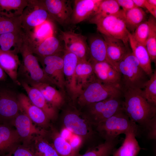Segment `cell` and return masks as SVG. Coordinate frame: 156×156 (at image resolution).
<instances>
[{
	"mask_svg": "<svg viewBox=\"0 0 156 156\" xmlns=\"http://www.w3.org/2000/svg\"><path fill=\"white\" fill-rule=\"evenodd\" d=\"M123 92V111L131 121L146 131L149 138L155 139L156 105L147 101L141 89H124Z\"/></svg>",
	"mask_w": 156,
	"mask_h": 156,
	"instance_id": "cell-1",
	"label": "cell"
},
{
	"mask_svg": "<svg viewBox=\"0 0 156 156\" xmlns=\"http://www.w3.org/2000/svg\"><path fill=\"white\" fill-rule=\"evenodd\" d=\"M19 52L22 62L18 71V78L30 86L40 83L49 84L56 87L46 76L39 63V61L29 47L27 36L26 35Z\"/></svg>",
	"mask_w": 156,
	"mask_h": 156,
	"instance_id": "cell-2",
	"label": "cell"
},
{
	"mask_svg": "<svg viewBox=\"0 0 156 156\" xmlns=\"http://www.w3.org/2000/svg\"><path fill=\"white\" fill-rule=\"evenodd\" d=\"M120 84L103 83L95 75L83 88L75 100L81 107L111 98H119L122 92Z\"/></svg>",
	"mask_w": 156,
	"mask_h": 156,
	"instance_id": "cell-3",
	"label": "cell"
},
{
	"mask_svg": "<svg viewBox=\"0 0 156 156\" xmlns=\"http://www.w3.org/2000/svg\"><path fill=\"white\" fill-rule=\"evenodd\" d=\"M116 64L122 77L124 90L144 88L148 80V75L140 66L131 51L129 50Z\"/></svg>",
	"mask_w": 156,
	"mask_h": 156,
	"instance_id": "cell-4",
	"label": "cell"
},
{
	"mask_svg": "<svg viewBox=\"0 0 156 156\" xmlns=\"http://www.w3.org/2000/svg\"><path fill=\"white\" fill-rule=\"evenodd\" d=\"M94 126L105 141L115 140L120 134L130 130L138 133L140 129L138 125L130 120L123 109Z\"/></svg>",
	"mask_w": 156,
	"mask_h": 156,
	"instance_id": "cell-5",
	"label": "cell"
},
{
	"mask_svg": "<svg viewBox=\"0 0 156 156\" xmlns=\"http://www.w3.org/2000/svg\"><path fill=\"white\" fill-rule=\"evenodd\" d=\"M89 23L96 25L97 30L102 35L120 40L128 47L130 32L126 27L125 11L123 10Z\"/></svg>",
	"mask_w": 156,
	"mask_h": 156,
	"instance_id": "cell-6",
	"label": "cell"
},
{
	"mask_svg": "<svg viewBox=\"0 0 156 156\" xmlns=\"http://www.w3.org/2000/svg\"><path fill=\"white\" fill-rule=\"evenodd\" d=\"M84 107L86 110V116L94 125L123 109V101L119 98H111Z\"/></svg>",
	"mask_w": 156,
	"mask_h": 156,
	"instance_id": "cell-7",
	"label": "cell"
},
{
	"mask_svg": "<svg viewBox=\"0 0 156 156\" xmlns=\"http://www.w3.org/2000/svg\"><path fill=\"white\" fill-rule=\"evenodd\" d=\"M28 5L21 16V27L27 34L31 35V30L47 21H51L49 13L42 0H28Z\"/></svg>",
	"mask_w": 156,
	"mask_h": 156,
	"instance_id": "cell-8",
	"label": "cell"
},
{
	"mask_svg": "<svg viewBox=\"0 0 156 156\" xmlns=\"http://www.w3.org/2000/svg\"><path fill=\"white\" fill-rule=\"evenodd\" d=\"M46 76L58 89L66 93V83L63 71V61L61 54L37 57Z\"/></svg>",
	"mask_w": 156,
	"mask_h": 156,
	"instance_id": "cell-9",
	"label": "cell"
},
{
	"mask_svg": "<svg viewBox=\"0 0 156 156\" xmlns=\"http://www.w3.org/2000/svg\"><path fill=\"white\" fill-rule=\"evenodd\" d=\"M18 94L8 87L0 88V122L9 125L21 112Z\"/></svg>",
	"mask_w": 156,
	"mask_h": 156,
	"instance_id": "cell-10",
	"label": "cell"
},
{
	"mask_svg": "<svg viewBox=\"0 0 156 156\" xmlns=\"http://www.w3.org/2000/svg\"><path fill=\"white\" fill-rule=\"evenodd\" d=\"M63 122L67 129L80 138H88L93 134L92 125L89 119L87 117L85 119L76 111H67Z\"/></svg>",
	"mask_w": 156,
	"mask_h": 156,
	"instance_id": "cell-11",
	"label": "cell"
},
{
	"mask_svg": "<svg viewBox=\"0 0 156 156\" xmlns=\"http://www.w3.org/2000/svg\"><path fill=\"white\" fill-rule=\"evenodd\" d=\"M60 37L65 49L75 54L79 60H87L89 50L86 36L72 31H61Z\"/></svg>",
	"mask_w": 156,
	"mask_h": 156,
	"instance_id": "cell-12",
	"label": "cell"
},
{
	"mask_svg": "<svg viewBox=\"0 0 156 156\" xmlns=\"http://www.w3.org/2000/svg\"><path fill=\"white\" fill-rule=\"evenodd\" d=\"M52 20L61 25L71 23L73 8L71 1L66 0H42Z\"/></svg>",
	"mask_w": 156,
	"mask_h": 156,
	"instance_id": "cell-13",
	"label": "cell"
},
{
	"mask_svg": "<svg viewBox=\"0 0 156 156\" xmlns=\"http://www.w3.org/2000/svg\"><path fill=\"white\" fill-rule=\"evenodd\" d=\"M20 112L14 119L12 124L15 127L21 141L23 143V145L28 146L32 141L34 135H43L46 133L44 131L36 128L26 114L21 112Z\"/></svg>",
	"mask_w": 156,
	"mask_h": 156,
	"instance_id": "cell-14",
	"label": "cell"
},
{
	"mask_svg": "<svg viewBox=\"0 0 156 156\" xmlns=\"http://www.w3.org/2000/svg\"><path fill=\"white\" fill-rule=\"evenodd\" d=\"M63 54V71L66 90L74 100L78 94L75 81V70L79 59L75 54L65 49Z\"/></svg>",
	"mask_w": 156,
	"mask_h": 156,
	"instance_id": "cell-15",
	"label": "cell"
},
{
	"mask_svg": "<svg viewBox=\"0 0 156 156\" xmlns=\"http://www.w3.org/2000/svg\"><path fill=\"white\" fill-rule=\"evenodd\" d=\"M28 43L31 51L37 57L60 54L64 50L59 39L53 35L37 42L30 38L28 39Z\"/></svg>",
	"mask_w": 156,
	"mask_h": 156,
	"instance_id": "cell-16",
	"label": "cell"
},
{
	"mask_svg": "<svg viewBox=\"0 0 156 156\" xmlns=\"http://www.w3.org/2000/svg\"><path fill=\"white\" fill-rule=\"evenodd\" d=\"M102 0H74L71 23L77 24L89 20L96 13Z\"/></svg>",
	"mask_w": 156,
	"mask_h": 156,
	"instance_id": "cell-17",
	"label": "cell"
},
{
	"mask_svg": "<svg viewBox=\"0 0 156 156\" xmlns=\"http://www.w3.org/2000/svg\"><path fill=\"white\" fill-rule=\"evenodd\" d=\"M20 82L32 103L41 109L49 120L55 119L57 115V110L47 103L40 91L24 81Z\"/></svg>",
	"mask_w": 156,
	"mask_h": 156,
	"instance_id": "cell-18",
	"label": "cell"
},
{
	"mask_svg": "<svg viewBox=\"0 0 156 156\" xmlns=\"http://www.w3.org/2000/svg\"><path fill=\"white\" fill-rule=\"evenodd\" d=\"M21 111L26 114L31 121L42 127H46L49 120L44 113L34 105L27 96L23 93L18 94Z\"/></svg>",
	"mask_w": 156,
	"mask_h": 156,
	"instance_id": "cell-19",
	"label": "cell"
},
{
	"mask_svg": "<svg viewBox=\"0 0 156 156\" xmlns=\"http://www.w3.org/2000/svg\"><path fill=\"white\" fill-rule=\"evenodd\" d=\"M94 74L101 82L109 84H121V76L119 72L105 62H92Z\"/></svg>",
	"mask_w": 156,
	"mask_h": 156,
	"instance_id": "cell-20",
	"label": "cell"
},
{
	"mask_svg": "<svg viewBox=\"0 0 156 156\" xmlns=\"http://www.w3.org/2000/svg\"><path fill=\"white\" fill-rule=\"evenodd\" d=\"M21 62L17 54L0 49V66L15 83L21 85L18 79V71Z\"/></svg>",
	"mask_w": 156,
	"mask_h": 156,
	"instance_id": "cell-21",
	"label": "cell"
},
{
	"mask_svg": "<svg viewBox=\"0 0 156 156\" xmlns=\"http://www.w3.org/2000/svg\"><path fill=\"white\" fill-rule=\"evenodd\" d=\"M38 89L47 103L57 110L64 104L65 93L49 84L40 83L31 86Z\"/></svg>",
	"mask_w": 156,
	"mask_h": 156,
	"instance_id": "cell-22",
	"label": "cell"
},
{
	"mask_svg": "<svg viewBox=\"0 0 156 156\" xmlns=\"http://www.w3.org/2000/svg\"><path fill=\"white\" fill-rule=\"evenodd\" d=\"M102 35L105 42L108 57L118 70L116 63L121 60L130 50L121 40Z\"/></svg>",
	"mask_w": 156,
	"mask_h": 156,
	"instance_id": "cell-23",
	"label": "cell"
},
{
	"mask_svg": "<svg viewBox=\"0 0 156 156\" xmlns=\"http://www.w3.org/2000/svg\"><path fill=\"white\" fill-rule=\"evenodd\" d=\"M20 138L16 130L9 125H0V155H3L19 144Z\"/></svg>",
	"mask_w": 156,
	"mask_h": 156,
	"instance_id": "cell-24",
	"label": "cell"
},
{
	"mask_svg": "<svg viewBox=\"0 0 156 156\" xmlns=\"http://www.w3.org/2000/svg\"><path fill=\"white\" fill-rule=\"evenodd\" d=\"M88 47L92 62H106L118 71L114 65L108 57L106 46L103 38L98 36L91 37L89 40Z\"/></svg>",
	"mask_w": 156,
	"mask_h": 156,
	"instance_id": "cell-25",
	"label": "cell"
},
{
	"mask_svg": "<svg viewBox=\"0 0 156 156\" xmlns=\"http://www.w3.org/2000/svg\"><path fill=\"white\" fill-rule=\"evenodd\" d=\"M129 42L131 51L138 60L140 66L147 75L150 77L153 73L151 62L145 46L136 41L130 33Z\"/></svg>",
	"mask_w": 156,
	"mask_h": 156,
	"instance_id": "cell-26",
	"label": "cell"
},
{
	"mask_svg": "<svg viewBox=\"0 0 156 156\" xmlns=\"http://www.w3.org/2000/svg\"><path fill=\"white\" fill-rule=\"evenodd\" d=\"M138 134L133 130L125 133L123 143L118 149L114 150L113 156H137L141 149L136 138Z\"/></svg>",
	"mask_w": 156,
	"mask_h": 156,
	"instance_id": "cell-27",
	"label": "cell"
},
{
	"mask_svg": "<svg viewBox=\"0 0 156 156\" xmlns=\"http://www.w3.org/2000/svg\"><path fill=\"white\" fill-rule=\"evenodd\" d=\"M25 35L22 29L18 31L0 34V49L18 54Z\"/></svg>",
	"mask_w": 156,
	"mask_h": 156,
	"instance_id": "cell-28",
	"label": "cell"
},
{
	"mask_svg": "<svg viewBox=\"0 0 156 156\" xmlns=\"http://www.w3.org/2000/svg\"><path fill=\"white\" fill-rule=\"evenodd\" d=\"M94 75L93 66L90 61L87 60H79L75 70V81L78 94Z\"/></svg>",
	"mask_w": 156,
	"mask_h": 156,
	"instance_id": "cell-29",
	"label": "cell"
},
{
	"mask_svg": "<svg viewBox=\"0 0 156 156\" xmlns=\"http://www.w3.org/2000/svg\"><path fill=\"white\" fill-rule=\"evenodd\" d=\"M46 133L37 135L29 147L36 156H60L53 145L45 137Z\"/></svg>",
	"mask_w": 156,
	"mask_h": 156,
	"instance_id": "cell-30",
	"label": "cell"
},
{
	"mask_svg": "<svg viewBox=\"0 0 156 156\" xmlns=\"http://www.w3.org/2000/svg\"><path fill=\"white\" fill-rule=\"evenodd\" d=\"M28 3L27 0H0V15L10 18L20 16Z\"/></svg>",
	"mask_w": 156,
	"mask_h": 156,
	"instance_id": "cell-31",
	"label": "cell"
},
{
	"mask_svg": "<svg viewBox=\"0 0 156 156\" xmlns=\"http://www.w3.org/2000/svg\"><path fill=\"white\" fill-rule=\"evenodd\" d=\"M124 11L127 28L132 34L140 24L146 21V14L142 8L137 7Z\"/></svg>",
	"mask_w": 156,
	"mask_h": 156,
	"instance_id": "cell-32",
	"label": "cell"
},
{
	"mask_svg": "<svg viewBox=\"0 0 156 156\" xmlns=\"http://www.w3.org/2000/svg\"><path fill=\"white\" fill-rule=\"evenodd\" d=\"M148 22V34L145 47L151 62L156 61V20L152 15L149 17Z\"/></svg>",
	"mask_w": 156,
	"mask_h": 156,
	"instance_id": "cell-33",
	"label": "cell"
},
{
	"mask_svg": "<svg viewBox=\"0 0 156 156\" xmlns=\"http://www.w3.org/2000/svg\"><path fill=\"white\" fill-rule=\"evenodd\" d=\"M120 10L116 0H102L97 10L89 22L115 14Z\"/></svg>",
	"mask_w": 156,
	"mask_h": 156,
	"instance_id": "cell-34",
	"label": "cell"
},
{
	"mask_svg": "<svg viewBox=\"0 0 156 156\" xmlns=\"http://www.w3.org/2000/svg\"><path fill=\"white\" fill-rule=\"evenodd\" d=\"M53 138L54 147L60 156H79L75 149L61 134L56 133Z\"/></svg>",
	"mask_w": 156,
	"mask_h": 156,
	"instance_id": "cell-35",
	"label": "cell"
},
{
	"mask_svg": "<svg viewBox=\"0 0 156 156\" xmlns=\"http://www.w3.org/2000/svg\"><path fill=\"white\" fill-rule=\"evenodd\" d=\"M118 141V138L113 140L105 141L103 143L91 148L80 156H110L115 150Z\"/></svg>",
	"mask_w": 156,
	"mask_h": 156,
	"instance_id": "cell-36",
	"label": "cell"
},
{
	"mask_svg": "<svg viewBox=\"0 0 156 156\" xmlns=\"http://www.w3.org/2000/svg\"><path fill=\"white\" fill-rule=\"evenodd\" d=\"M21 23V16L10 18L0 15V34L20 31Z\"/></svg>",
	"mask_w": 156,
	"mask_h": 156,
	"instance_id": "cell-37",
	"label": "cell"
},
{
	"mask_svg": "<svg viewBox=\"0 0 156 156\" xmlns=\"http://www.w3.org/2000/svg\"><path fill=\"white\" fill-rule=\"evenodd\" d=\"M146 82L142 90L143 95L149 102L156 105V71H154Z\"/></svg>",
	"mask_w": 156,
	"mask_h": 156,
	"instance_id": "cell-38",
	"label": "cell"
},
{
	"mask_svg": "<svg viewBox=\"0 0 156 156\" xmlns=\"http://www.w3.org/2000/svg\"><path fill=\"white\" fill-rule=\"evenodd\" d=\"M148 34V23L146 20L140 24L131 34L136 41L145 46Z\"/></svg>",
	"mask_w": 156,
	"mask_h": 156,
	"instance_id": "cell-39",
	"label": "cell"
},
{
	"mask_svg": "<svg viewBox=\"0 0 156 156\" xmlns=\"http://www.w3.org/2000/svg\"><path fill=\"white\" fill-rule=\"evenodd\" d=\"M2 156H36L28 146L19 144Z\"/></svg>",
	"mask_w": 156,
	"mask_h": 156,
	"instance_id": "cell-40",
	"label": "cell"
},
{
	"mask_svg": "<svg viewBox=\"0 0 156 156\" xmlns=\"http://www.w3.org/2000/svg\"><path fill=\"white\" fill-rule=\"evenodd\" d=\"M120 6L122 8L124 11H126L135 7V6L133 0H116Z\"/></svg>",
	"mask_w": 156,
	"mask_h": 156,
	"instance_id": "cell-41",
	"label": "cell"
},
{
	"mask_svg": "<svg viewBox=\"0 0 156 156\" xmlns=\"http://www.w3.org/2000/svg\"><path fill=\"white\" fill-rule=\"evenodd\" d=\"M144 8H146L155 18H156V6L152 5L145 0Z\"/></svg>",
	"mask_w": 156,
	"mask_h": 156,
	"instance_id": "cell-42",
	"label": "cell"
},
{
	"mask_svg": "<svg viewBox=\"0 0 156 156\" xmlns=\"http://www.w3.org/2000/svg\"><path fill=\"white\" fill-rule=\"evenodd\" d=\"M136 7L144 8L145 0H133Z\"/></svg>",
	"mask_w": 156,
	"mask_h": 156,
	"instance_id": "cell-43",
	"label": "cell"
},
{
	"mask_svg": "<svg viewBox=\"0 0 156 156\" xmlns=\"http://www.w3.org/2000/svg\"><path fill=\"white\" fill-rule=\"evenodd\" d=\"M7 77V74L0 66V81L5 80Z\"/></svg>",
	"mask_w": 156,
	"mask_h": 156,
	"instance_id": "cell-44",
	"label": "cell"
},
{
	"mask_svg": "<svg viewBox=\"0 0 156 156\" xmlns=\"http://www.w3.org/2000/svg\"><path fill=\"white\" fill-rule=\"evenodd\" d=\"M147 1L150 4L156 6V0H147Z\"/></svg>",
	"mask_w": 156,
	"mask_h": 156,
	"instance_id": "cell-45",
	"label": "cell"
},
{
	"mask_svg": "<svg viewBox=\"0 0 156 156\" xmlns=\"http://www.w3.org/2000/svg\"><path fill=\"white\" fill-rule=\"evenodd\" d=\"M1 123L0 122V125H1Z\"/></svg>",
	"mask_w": 156,
	"mask_h": 156,
	"instance_id": "cell-46",
	"label": "cell"
}]
</instances>
